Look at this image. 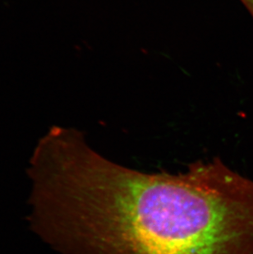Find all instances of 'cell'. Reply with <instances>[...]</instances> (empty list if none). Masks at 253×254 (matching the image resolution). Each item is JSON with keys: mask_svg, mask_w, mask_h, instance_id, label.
<instances>
[{"mask_svg": "<svg viewBox=\"0 0 253 254\" xmlns=\"http://www.w3.org/2000/svg\"><path fill=\"white\" fill-rule=\"evenodd\" d=\"M60 155L63 217L74 254H253V180L220 159L144 173L91 150Z\"/></svg>", "mask_w": 253, "mask_h": 254, "instance_id": "cell-1", "label": "cell"}, {"mask_svg": "<svg viewBox=\"0 0 253 254\" xmlns=\"http://www.w3.org/2000/svg\"><path fill=\"white\" fill-rule=\"evenodd\" d=\"M243 1L253 13V0H243Z\"/></svg>", "mask_w": 253, "mask_h": 254, "instance_id": "cell-2", "label": "cell"}]
</instances>
